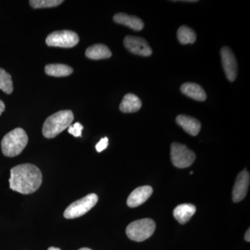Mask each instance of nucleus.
Wrapping results in <instances>:
<instances>
[{
    "instance_id": "obj_27",
    "label": "nucleus",
    "mask_w": 250,
    "mask_h": 250,
    "mask_svg": "<svg viewBox=\"0 0 250 250\" xmlns=\"http://www.w3.org/2000/svg\"><path fill=\"white\" fill-rule=\"evenodd\" d=\"M79 250H92L90 249V248H81V249H80Z\"/></svg>"
},
{
    "instance_id": "obj_22",
    "label": "nucleus",
    "mask_w": 250,
    "mask_h": 250,
    "mask_svg": "<svg viewBox=\"0 0 250 250\" xmlns=\"http://www.w3.org/2000/svg\"><path fill=\"white\" fill-rule=\"evenodd\" d=\"M83 129V125L80 123H76L73 125H70L69 126L68 133H70V134H72L75 137H81Z\"/></svg>"
},
{
    "instance_id": "obj_3",
    "label": "nucleus",
    "mask_w": 250,
    "mask_h": 250,
    "mask_svg": "<svg viewBox=\"0 0 250 250\" xmlns=\"http://www.w3.org/2000/svg\"><path fill=\"white\" fill-rule=\"evenodd\" d=\"M28 143L27 133L21 128H16L5 135L1 141V150L8 157L19 155L24 150Z\"/></svg>"
},
{
    "instance_id": "obj_21",
    "label": "nucleus",
    "mask_w": 250,
    "mask_h": 250,
    "mask_svg": "<svg viewBox=\"0 0 250 250\" xmlns=\"http://www.w3.org/2000/svg\"><path fill=\"white\" fill-rule=\"evenodd\" d=\"M63 2L62 0H31L29 1L30 5L34 9H41V8H50L59 6Z\"/></svg>"
},
{
    "instance_id": "obj_8",
    "label": "nucleus",
    "mask_w": 250,
    "mask_h": 250,
    "mask_svg": "<svg viewBox=\"0 0 250 250\" xmlns=\"http://www.w3.org/2000/svg\"><path fill=\"white\" fill-rule=\"evenodd\" d=\"M125 47L131 53L143 57L152 55V50L147 41L138 36H127L125 38Z\"/></svg>"
},
{
    "instance_id": "obj_7",
    "label": "nucleus",
    "mask_w": 250,
    "mask_h": 250,
    "mask_svg": "<svg viewBox=\"0 0 250 250\" xmlns=\"http://www.w3.org/2000/svg\"><path fill=\"white\" fill-rule=\"evenodd\" d=\"M80 38L76 33L69 30L57 31L52 33L46 39V44L50 47L70 48L78 44Z\"/></svg>"
},
{
    "instance_id": "obj_12",
    "label": "nucleus",
    "mask_w": 250,
    "mask_h": 250,
    "mask_svg": "<svg viewBox=\"0 0 250 250\" xmlns=\"http://www.w3.org/2000/svg\"><path fill=\"white\" fill-rule=\"evenodd\" d=\"M176 122L179 126L183 128L186 132L192 136H197L201 129L200 122L192 117L179 115L176 118Z\"/></svg>"
},
{
    "instance_id": "obj_4",
    "label": "nucleus",
    "mask_w": 250,
    "mask_h": 250,
    "mask_svg": "<svg viewBox=\"0 0 250 250\" xmlns=\"http://www.w3.org/2000/svg\"><path fill=\"white\" fill-rule=\"evenodd\" d=\"M156 229V224L152 219L136 220L128 225L126 233L131 241L142 242L150 238Z\"/></svg>"
},
{
    "instance_id": "obj_13",
    "label": "nucleus",
    "mask_w": 250,
    "mask_h": 250,
    "mask_svg": "<svg viewBox=\"0 0 250 250\" xmlns=\"http://www.w3.org/2000/svg\"><path fill=\"white\" fill-rule=\"evenodd\" d=\"M113 21L118 24H123L134 31H141L144 28V23L141 18L129 16L124 13H119L113 16Z\"/></svg>"
},
{
    "instance_id": "obj_28",
    "label": "nucleus",
    "mask_w": 250,
    "mask_h": 250,
    "mask_svg": "<svg viewBox=\"0 0 250 250\" xmlns=\"http://www.w3.org/2000/svg\"><path fill=\"white\" fill-rule=\"evenodd\" d=\"M190 174H193V172H190Z\"/></svg>"
},
{
    "instance_id": "obj_17",
    "label": "nucleus",
    "mask_w": 250,
    "mask_h": 250,
    "mask_svg": "<svg viewBox=\"0 0 250 250\" xmlns=\"http://www.w3.org/2000/svg\"><path fill=\"white\" fill-rule=\"evenodd\" d=\"M85 56L93 60H100L110 58L112 53L107 46L103 44H95L86 49Z\"/></svg>"
},
{
    "instance_id": "obj_14",
    "label": "nucleus",
    "mask_w": 250,
    "mask_h": 250,
    "mask_svg": "<svg viewBox=\"0 0 250 250\" xmlns=\"http://www.w3.org/2000/svg\"><path fill=\"white\" fill-rule=\"evenodd\" d=\"M196 212V207L191 204H182L174 209L173 215L181 225H184L190 220Z\"/></svg>"
},
{
    "instance_id": "obj_5",
    "label": "nucleus",
    "mask_w": 250,
    "mask_h": 250,
    "mask_svg": "<svg viewBox=\"0 0 250 250\" xmlns=\"http://www.w3.org/2000/svg\"><path fill=\"white\" fill-rule=\"evenodd\" d=\"M170 156L172 164L178 168H186L193 164L196 155L185 145L173 143L171 145Z\"/></svg>"
},
{
    "instance_id": "obj_2",
    "label": "nucleus",
    "mask_w": 250,
    "mask_h": 250,
    "mask_svg": "<svg viewBox=\"0 0 250 250\" xmlns=\"http://www.w3.org/2000/svg\"><path fill=\"white\" fill-rule=\"evenodd\" d=\"M74 114L70 110L60 111L47 118L42 126V134L47 139H53L70 126Z\"/></svg>"
},
{
    "instance_id": "obj_20",
    "label": "nucleus",
    "mask_w": 250,
    "mask_h": 250,
    "mask_svg": "<svg viewBox=\"0 0 250 250\" xmlns=\"http://www.w3.org/2000/svg\"><path fill=\"white\" fill-rule=\"evenodd\" d=\"M0 89L7 94H11L14 90L11 75L2 68H0Z\"/></svg>"
},
{
    "instance_id": "obj_18",
    "label": "nucleus",
    "mask_w": 250,
    "mask_h": 250,
    "mask_svg": "<svg viewBox=\"0 0 250 250\" xmlns=\"http://www.w3.org/2000/svg\"><path fill=\"white\" fill-rule=\"evenodd\" d=\"M45 71L49 76L62 77L71 75L73 69L63 64H49L46 65Z\"/></svg>"
},
{
    "instance_id": "obj_23",
    "label": "nucleus",
    "mask_w": 250,
    "mask_h": 250,
    "mask_svg": "<svg viewBox=\"0 0 250 250\" xmlns=\"http://www.w3.org/2000/svg\"><path fill=\"white\" fill-rule=\"evenodd\" d=\"M108 139L107 137L103 138L100 140V142L96 145L95 148L98 152H102L108 147Z\"/></svg>"
},
{
    "instance_id": "obj_25",
    "label": "nucleus",
    "mask_w": 250,
    "mask_h": 250,
    "mask_svg": "<svg viewBox=\"0 0 250 250\" xmlns=\"http://www.w3.org/2000/svg\"><path fill=\"white\" fill-rule=\"evenodd\" d=\"M245 239L246 241H250V230L248 229V231H246V235H245Z\"/></svg>"
},
{
    "instance_id": "obj_11",
    "label": "nucleus",
    "mask_w": 250,
    "mask_h": 250,
    "mask_svg": "<svg viewBox=\"0 0 250 250\" xmlns=\"http://www.w3.org/2000/svg\"><path fill=\"white\" fill-rule=\"evenodd\" d=\"M153 188L149 186H143L135 189L128 197L126 204L131 208L139 207L145 203L152 195Z\"/></svg>"
},
{
    "instance_id": "obj_24",
    "label": "nucleus",
    "mask_w": 250,
    "mask_h": 250,
    "mask_svg": "<svg viewBox=\"0 0 250 250\" xmlns=\"http://www.w3.org/2000/svg\"><path fill=\"white\" fill-rule=\"evenodd\" d=\"M4 109H5L4 103H3V102L1 101V100H0V116H1V113H2L3 112H4Z\"/></svg>"
},
{
    "instance_id": "obj_16",
    "label": "nucleus",
    "mask_w": 250,
    "mask_h": 250,
    "mask_svg": "<svg viewBox=\"0 0 250 250\" xmlns=\"http://www.w3.org/2000/svg\"><path fill=\"white\" fill-rule=\"evenodd\" d=\"M181 91L197 101L203 102L207 99V94L202 86L195 83H185L181 86Z\"/></svg>"
},
{
    "instance_id": "obj_6",
    "label": "nucleus",
    "mask_w": 250,
    "mask_h": 250,
    "mask_svg": "<svg viewBox=\"0 0 250 250\" xmlns=\"http://www.w3.org/2000/svg\"><path fill=\"white\" fill-rule=\"evenodd\" d=\"M98 202V196L96 194H89L69 206L64 211V217L67 219H74L82 216L93 208Z\"/></svg>"
},
{
    "instance_id": "obj_1",
    "label": "nucleus",
    "mask_w": 250,
    "mask_h": 250,
    "mask_svg": "<svg viewBox=\"0 0 250 250\" xmlns=\"http://www.w3.org/2000/svg\"><path fill=\"white\" fill-rule=\"evenodd\" d=\"M40 169L33 164L18 165L11 170L10 188L24 195L36 192L42 184Z\"/></svg>"
},
{
    "instance_id": "obj_26",
    "label": "nucleus",
    "mask_w": 250,
    "mask_h": 250,
    "mask_svg": "<svg viewBox=\"0 0 250 250\" xmlns=\"http://www.w3.org/2000/svg\"><path fill=\"white\" fill-rule=\"evenodd\" d=\"M47 250H61L59 248H54V247H50Z\"/></svg>"
},
{
    "instance_id": "obj_19",
    "label": "nucleus",
    "mask_w": 250,
    "mask_h": 250,
    "mask_svg": "<svg viewBox=\"0 0 250 250\" xmlns=\"http://www.w3.org/2000/svg\"><path fill=\"white\" fill-rule=\"evenodd\" d=\"M177 38L182 45L192 44L196 41V34L192 29L187 26H181L177 31Z\"/></svg>"
},
{
    "instance_id": "obj_10",
    "label": "nucleus",
    "mask_w": 250,
    "mask_h": 250,
    "mask_svg": "<svg viewBox=\"0 0 250 250\" xmlns=\"http://www.w3.org/2000/svg\"><path fill=\"white\" fill-rule=\"evenodd\" d=\"M250 181L249 172L242 171L237 177L232 191L233 201L235 203L242 201L246 197L248 191Z\"/></svg>"
},
{
    "instance_id": "obj_9",
    "label": "nucleus",
    "mask_w": 250,
    "mask_h": 250,
    "mask_svg": "<svg viewBox=\"0 0 250 250\" xmlns=\"http://www.w3.org/2000/svg\"><path fill=\"white\" fill-rule=\"evenodd\" d=\"M224 71L230 82L236 80L238 75V64L232 50L228 47H223L220 50Z\"/></svg>"
},
{
    "instance_id": "obj_15",
    "label": "nucleus",
    "mask_w": 250,
    "mask_h": 250,
    "mask_svg": "<svg viewBox=\"0 0 250 250\" xmlns=\"http://www.w3.org/2000/svg\"><path fill=\"white\" fill-rule=\"evenodd\" d=\"M142 106V103L139 97L132 93H128L123 98L121 104L120 110L123 113H135L139 111Z\"/></svg>"
}]
</instances>
